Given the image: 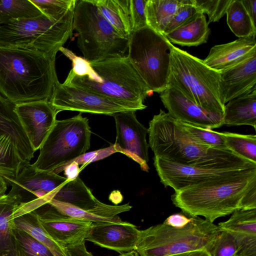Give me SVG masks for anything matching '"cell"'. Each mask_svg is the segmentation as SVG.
Instances as JSON below:
<instances>
[{"label":"cell","mask_w":256,"mask_h":256,"mask_svg":"<svg viewBox=\"0 0 256 256\" xmlns=\"http://www.w3.org/2000/svg\"><path fill=\"white\" fill-rule=\"evenodd\" d=\"M66 252L70 256H93L86 247L85 242L74 246L66 247Z\"/></svg>","instance_id":"cell-45"},{"label":"cell","mask_w":256,"mask_h":256,"mask_svg":"<svg viewBox=\"0 0 256 256\" xmlns=\"http://www.w3.org/2000/svg\"><path fill=\"white\" fill-rule=\"evenodd\" d=\"M14 228L22 230L42 243L52 252L66 254V248L59 246L46 234L40 224L36 214L32 210H26L20 207L13 219Z\"/></svg>","instance_id":"cell-26"},{"label":"cell","mask_w":256,"mask_h":256,"mask_svg":"<svg viewBox=\"0 0 256 256\" xmlns=\"http://www.w3.org/2000/svg\"><path fill=\"white\" fill-rule=\"evenodd\" d=\"M182 3V0H147L146 14L148 26L163 34Z\"/></svg>","instance_id":"cell-27"},{"label":"cell","mask_w":256,"mask_h":256,"mask_svg":"<svg viewBox=\"0 0 256 256\" xmlns=\"http://www.w3.org/2000/svg\"><path fill=\"white\" fill-rule=\"evenodd\" d=\"M172 44L147 26L132 33L128 58L152 92L160 93L168 86L170 72Z\"/></svg>","instance_id":"cell-9"},{"label":"cell","mask_w":256,"mask_h":256,"mask_svg":"<svg viewBox=\"0 0 256 256\" xmlns=\"http://www.w3.org/2000/svg\"><path fill=\"white\" fill-rule=\"evenodd\" d=\"M218 226L230 232L256 236V208L237 210L228 220L220 222Z\"/></svg>","instance_id":"cell-31"},{"label":"cell","mask_w":256,"mask_h":256,"mask_svg":"<svg viewBox=\"0 0 256 256\" xmlns=\"http://www.w3.org/2000/svg\"><path fill=\"white\" fill-rule=\"evenodd\" d=\"M41 11L30 0H0V24L15 20L34 18Z\"/></svg>","instance_id":"cell-30"},{"label":"cell","mask_w":256,"mask_h":256,"mask_svg":"<svg viewBox=\"0 0 256 256\" xmlns=\"http://www.w3.org/2000/svg\"><path fill=\"white\" fill-rule=\"evenodd\" d=\"M50 102L58 112L73 110L110 116L119 112L136 111L146 108L144 104L111 98L59 82L54 86Z\"/></svg>","instance_id":"cell-11"},{"label":"cell","mask_w":256,"mask_h":256,"mask_svg":"<svg viewBox=\"0 0 256 256\" xmlns=\"http://www.w3.org/2000/svg\"><path fill=\"white\" fill-rule=\"evenodd\" d=\"M135 112L128 110L114 114L116 137L114 144L117 152L122 153L139 164L148 172V130L136 118Z\"/></svg>","instance_id":"cell-14"},{"label":"cell","mask_w":256,"mask_h":256,"mask_svg":"<svg viewBox=\"0 0 256 256\" xmlns=\"http://www.w3.org/2000/svg\"><path fill=\"white\" fill-rule=\"evenodd\" d=\"M140 230L134 224L123 221L92 223L86 240L122 254L136 250Z\"/></svg>","instance_id":"cell-18"},{"label":"cell","mask_w":256,"mask_h":256,"mask_svg":"<svg viewBox=\"0 0 256 256\" xmlns=\"http://www.w3.org/2000/svg\"><path fill=\"white\" fill-rule=\"evenodd\" d=\"M46 202L49 203L63 214L92 223L117 222L122 221L118 216L112 217L98 211L84 210L52 199L48 200Z\"/></svg>","instance_id":"cell-32"},{"label":"cell","mask_w":256,"mask_h":256,"mask_svg":"<svg viewBox=\"0 0 256 256\" xmlns=\"http://www.w3.org/2000/svg\"><path fill=\"white\" fill-rule=\"evenodd\" d=\"M160 96L168 113L177 120L210 130L224 125L223 114L198 106L171 84H168Z\"/></svg>","instance_id":"cell-16"},{"label":"cell","mask_w":256,"mask_h":256,"mask_svg":"<svg viewBox=\"0 0 256 256\" xmlns=\"http://www.w3.org/2000/svg\"><path fill=\"white\" fill-rule=\"evenodd\" d=\"M16 256H54L51 250L24 231L13 228Z\"/></svg>","instance_id":"cell-35"},{"label":"cell","mask_w":256,"mask_h":256,"mask_svg":"<svg viewBox=\"0 0 256 256\" xmlns=\"http://www.w3.org/2000/svg\"><path fill=\"white\" fill-rule=\"evenodd\" d=\"M101 78L97 82L70 71L64 84L117 100L139 104L152 92L130 62L127 56L90 62Z\"/></svg>","instance_id":"cell-7"},{"label":"cell","mask_w":256,"mask_h":256,"mask_svg":"<svg viewBox=\"0 0 256 256\" xmlns=\"http://www.w3.org/2000/svg\"><path fill=\"white\" fill-rule=\"evenodd\" d=\"M200 13L202 12L193 4L192 0H182L181 5L166 26L163 34L181 26Z\"/></svg>","instance_id":"cell-39"},{"label":"cell","mask_w":256,"mask_h":256,"mask_svg":"<svg viewBox=\"0 0 256 256\" xmlns=\"http://www.w3.org/2000/svg\"><path fill=\"white\" fill-rule=\"evenodd\" d=\"M238 234L240 248L238 256H256V236Z\"/></svg>","instance_id":"cell-43"},{"label":"cell","mask_w":256,"mask_h":256,"mask_svg":"<svg viewBox=\"0 0 256 256\" xmlns=\"http://www.w3.org/2000/svg\"><path fill=\"white\" fill-rule=\"evenodd\" d=\"M8 184L3 176H0V196L5 194L7 190Z\"/></svg>","instance_id":"cell-49"},{"label":"cell","mask_w":256,"mask_h":256,"mask_svg":"<svg viewBox=\"0 0 256 256\" xmlns=\"http://www.w3.org/2000/svg\"><path fill=\"white\" fill-rule=\"evenodd\" d=\"M219 231L214 222L199 216L190 217L181 228L163 222L140 230L136 250L140 256H168L205 250Z\"/></svg>","instance_id":"cell-4"},{"label":"cell","mask_w":256,"mask_h":256,"mask_svg":"<svg viewBox=\"0 0 256 256\" xmlns=\"http://www.w3.org/2000/svg\"><path fill=\"white\" fill-rule=\"evenodd\" d=\"M246 12L256 25V0H241Z\"/></svg>","instance_id":"cell-47"},{"label":"cell","mask_w":256,"mask_h":256,"mask_svg":"<svg viewBox=\"0 0 256 256\" xmlns=\"http://www.w3.org/2000/svg\"><path fill=\"white\" fill-rule=\"evenodd\" d=\"M104 18L123 38L129 39L132 33L128 0H94Z\"/></svg>","instance_id":"cell-25"},{"label":"cell","mask_w":256,"mask_h":256,"mask_svg":"<svg viewBox=\"0 0 256 256\" xmlns=\"http://www.w3.org/2000/svg\"><path fill=\"white\" fill-rule=\"evenodd\" d=\"M256 51V36L240 38L224 44L212 46L203 60L210 68L221 72L241 61Z\"/></svg>","instance_id":"cell-20"},{"label":"cell","mask_w":256,"mask_h":256,"mask_svg":"<svg viewBox=\"0 0 256 256\" xmlns=\"http://www.w3.org/2000/svg\"><path fill=\"white\" fill-rule=\"evenodd\" d=\"M239 248L238 234L220 228L216 236L205 250L210 256H238Z\"/></svg>","instance_id":"cell-34"},{"label":"cell","mask_w":256,"mask_h":256,"mask_svg":"<svg viewBox=\"0 0 256 256\" xmlns=\"http://www.w3.org/2000/svg\"><path fill=\"white\" fill-rule=\"evenodd\" d=\"M210 29L203 13L192 19L164 36L172 44L181 46H198L207 42Z\"/></svg>","instance_id":"cell-24"},{"label":"cell","mask_w":256,"mask_h":256,"mask_svg":"<svg viewBox=\"0 0 256 256\" xmlns=\"http://www.w3.org/2000/svg\"><path fill=\"white\" fill-rule=\"evenodd\" d=\"M31 210L48 236L61 247L65 248L86 242L92 222L63 214L48 202Z\"/></svg>","instance_id":"cell-13"},{"label":"cell","mask_w":256,"mask_h":256,"mask_svg":"<svg viewBox=\"0 0 256 256\" xmlns=\"http://www.w3.org/2000/svg\"><path fill=\"white\" fill-rule=\"evenodd\" d=\"M15 104L0 94V134L9 136L14 140L22 158L30 162L33 150L14 110Z\"/></svg>","instance_id":"cell-21"},{"label":"cell","mask_w":256,"mask_h":256,"mask_svg":"<svg viewBox=\"0 0 256 256\" xmlns=\"http://www.w3.org/2000/svg\"><path fill=\"white\" fill-rule=\"evenodd\" d=\"M12 187L8 192L20 204L34 207L46 202L47 197L68 180L53 171L40 170L25 165L14 177H4Z\"/></svg>","instance_id":"cell-12"},{"label":"cell","mask_w":256,"mask_h":256,"mask_svg":"<svg viewBox=\"0 0 256 256\" xmlns=\"http://www.w3.org/2000/svg\"><path fill=\"white\" fill-rule=\"evenodd\" d=\"M14 110L34 152L40 149L58 112L49 100L15 104Z\"/></svg>","instance_id":"cell-17"},{"label":"cell","mask_w":256,"mask_h":256,"mask_svg":"<svg viewBox=\"0 0 256 256\" xmlns=\"http://www.w3.org/2000/svg\"><path fill=\"white\" fill-rule=\"evenodd\" d=\"M170 72L168 84L178 88L186 98L203 108L224 114V104L220 92V72L200 59L172 44Z\"/></svg>","instance_id":"cell-6"},{"label":"cell","mask_w":256,"mask_h":256,"mask_svg":"<svg viewBox=\"0 0 256 256\" xmlns=\"http://www.w3.org/2000/svg\"><path fill=\"white\" fill-rule=\"evenodd\" d=\"M20 204L9 193L0 196V256H16L13 219Z\"/></svg>","instance_id":"cell-23"},{"label":"cell","mask_w":256,"mask_h":256,"mask_svg":"<svg viewBox=\"0 0 256 256\" xmlns=\"http://www.w3.org/2000/svg\"><path fill=\"white\" fill-rule=\"evenodd\" d=\"M55 60L34 49L0 46V94L14 104L50 100L58 82Z\"/></svg>","instance_id":"cell-2"},{"label":"cell","mask_w":256,"mask_h":256,"mask_svg":"<svg viewBox=\"0 0 256 256\" xmlns=\"http://www.w3.org/2000/svg\"><path fill=\"white\" fill-rule=\"evenodd\" d=\"M118 256H138V254L135 250H132L129 252L121 254Z\"/></svg>","instance_id":"cell-50"},{"label":"cell","mask_w":256,"mask_h":256,"mask_svg":"<svg viewBox=\"0 0 256 256\" xmlns=\"http://www.w3.org/2000/svg\"><path fill=\"white\" fill-rule=\"evenodd\" d=\"M222 103L250 92L256 84V51L236 64L220 72Z\"/></svg>","instance_id":"cell-19"},{"label":"cell","mask_w":256,"mask_h":256,"mask_svg":"<svg viewBox=\"0 0 256 256\" xmlns=\"http://www.w3.org/2000/svg\"><path fill=\"white\" fill-rule=\"evenodd\" d=\"M226 147L244 158L256 163V136L222 132Z\"/></svg>","instance_id":"cell-33"},{"label":"cell","mask_w":256,"mask_h":256,"mask_svg":"<svg viewBox=\"0 0 256 256\" xmlns=\"http://www.w3.org/2000/svg\"><path fill=\"white\" fill-rule=\"evenodd\" d=\"M154 166L160 182L174 192L216 177L239 172L256 166L208 168L174 163L154 156Z\"/></svg>","instance_id":"cell-15"},{"label":"cell","mask_w":256,"mask_h":256,"mask_svg":"<svg viewBox=\"0 0 256 256\" xmlns=\"http://www.w3.org/2000/svg\"><path fill=\"white\" fill-rule=\"evenodd\" d=\"M256 186V167L212 178L174 192L173 204L185 214L216 218L241 209L246 195Z\"/></svg>","instance_id":"cell-3"},{"label":"cell","mask_w":256,"mask_h":256,"mask_svg":"<svg viewBox=\"0 0 256 256\" xmlns=\"http://www.w3.org/2000/svg\"><path fill=\"white\" fill-rule=\"evenodd\" d=\"M73 30L84 58L94 62L125 56L129 39L122 37L102 15L94 0H77Z\"/></svg>","instance_id":"cell-5"},{"label":"cell","mask_w":256,"mask_h":256,"mask_svg":"<svg viewBox=\"0 0 256 256\" xmlns=\"http://www.w3.org/2000/svg\"><path fill=\"white\" fill-rule=\"evenodd\" d=\"M91 134L88 120L82 112L71 118L56 120L32 166L58 174L89 150Z\"/></svg>","instance_id":"cell-10"},{"label":"cell","mask_w":256,"mask_h":256,"mask_svg":"<svg viewBox=\"0 0 256 256\" xmlns=\"http://www.w3.org/2000/svg\"><path fill=\"white\" fill-rule=\"evenodd\" d=\"M190 220V218H188L184 214L180 213L170 215L164 222L165 224L176 228L185 226Z\"/></svg>","instance_id":"cell-44"},{"label":"cell","mask_w":256,"mask_h":256,"mask_svg":"<svg viewBox=\"0 0 256 256\" xmlns=\"http://www.w3.org/2000/svg\"><path fill=\"white\" fill-rule=\"evenodd\" d=\"M168 256H210L206 251L204 250L186 252Z\"/></svg>","instance_id":"cell-48"},{"label":"cell","mask_w":256,"mask_h":256,"mask_svg":"<svg viewBox=\"0 0 256 256\" xmlns=\"http://www.w3.org/2000/svg\"><path fill=\"white\" fill-rule=\"evenodd\" d=\"M228 25L239 38L256 36V26L244 8L241 0H231L226 14Z\"/></svg>","instance_id":"cell-28"},{"label":"cell","mask_w":256,"mask_h":256,"mask_svg":"<svg viewBox=\"0 0 256 256\" xmlns=\"http://www.w3.org/2000/svg\"><path fill=\"white\" fill-rule=\"evenodd\" d=\"M177 122L188 136L199 142L212 146L226 148L222 132L194 126L178 120Z\"/></svg>","instance_id":"cell-36"},{"label":"cell","mask_w":256,"mask_h":256,"mask_svg":"<svg viewBox=\"0 0 256 256\" xmlns=\"http://www.w3.org/2000/svg\"><path fill=\"white\" fill-rule=\"evenodd\" d=\"M41 12L54 20H60L75 7L77 0H30Z\"/></svg>","instance_id":"cell-37"},{"label":"cell","mask_w":256,"mask_h":256,"mask_svg":"<svg viewBox=\"0 0 256 256\" xmlns=\"http://www.w3.org/2000/svg\"><path fill=\"white\" fill-rule=\"evenodd\" d=\"M74 10L60 20L42 14L0 24V46L34 49L56 58L72 36Z\"/></svg>","instance_id":"cell-8"},{"label":"cell","mask_w":256,"mask_h":256,"mask_svg":"<svg viewBox=\"0 0 256 256\" xmlns=\"http://www.w3.org/2000/svg\"><path fill=\"white\" fill-rule=\"evenodd\" d=\"M228 102L224 105V125H246L256 129V87Z\"/></svg>","instance_id":"cell-22"},{"label":"cell","mask_w":256,"mask_h":256,"mask_svg":"<svg viewBox=\"0 0 256 256\" xmlns=\"http://www.w3.org/2000/svg\"><path fill=\"white\" fill-rule=\"evenodd\" d=\"M72 62V68L70 70L75 74L86 76L97 82H101V78L93 69L90 62L84 58L77 56L72 51L62 46L59 50Z\"/></svg>","instance_id":"cell-38"},{"label":"cell","mask_w":256,"mask_h":256,"mask_svg":"<svg viewBox=\"0 0 256 256\" xmlns=\"http://www.w3.org/2000/svg\"><path fill=\"white\" fill-rule=\"evenodd\" d=\"M54 256H70L66 252V254H62L58 252H52Z\"/></svg>","instance_id":"cell-51"},{"label":"cell","mask_w":256,"mask_h":256,"mask_svg":"<svg viewBox=\"0 0 256 256\" xmlns=\"http://www.w3.org/2000/svg\"><path fill=\"white\" fill-rule=\"evenodd\" d=\"M116 152L117 150L115 146L113 144L112 146L106 148L96 150L92 152H86L72 162H76L78 164H84L104 158Z\"/></svg>","instance_id":"cell-42"},{"label":"cell","mask_w":256,"mask_h":256,"mask_svg":"<svg viewBox=\"0 0 256 256\" xmlns=\"http://www.w3.org/2000/svg\"><path fill=\"white\" fill-rule=\"evenodd\" d=\"M28 164L22 158L12 138L0 134V176L14 177Z\"/></svg>","instance_id":"cell-29"},{"label":"cell","mask_w":256,"mask_h":256,"mask_svg":"<svg viewBox=\"0 0 256 256\" xmlns=\"http://www.w3.org/2000/svg\"><path fill=\"white\" fill-rule=\"evenodd\" d=\"M148 145L154 156L178 164L208 168L255 166L226 148L212 146L196 140L168 112L160 110L149 122Z\"/></svg>","instance_id":"cell-1"},{"label":"cell","mask_w":256,"mask_h":256,"mask_svg":"<svg viewBox=\"0 0 256 256\" xmlns=\"http://www.w3.org/2000/svg\"><path fill=\"white\" fill-rule=\"evenodd\" d=\"M193 4L208 16V24L219 21L226 14L231 0H192Z\"/></svg>","instance_id":"cell-40"},{"label":"cell","mask_w":256,"mask_h":256,"mask_svg":"<svg viewBox=\"0 0 256 256\" xmlns=\"http://www.w3.org/2000/svg\"><path fill=\"white\" fill-rule=\"evenodd\" d=\"M64 174L68 180H73L78 177L80 172L79 164L72 161L68 164L64 168Z\"/></svg>","instance_id":"cell-46"},{"label":"cell","mask_w":256,"mask_h":256,"mask_svg":"<svg viewBox=\"0 0 256 256\" xmlns=\"http://www.w3.org/2000/svg\"><path fill=\"white\" fill-rule=\"evenodd\" d=\"M147 0H128L132 32L148 26L146 14Z\"/></svg>","instance_id":"cell-41"}]
</instances>
